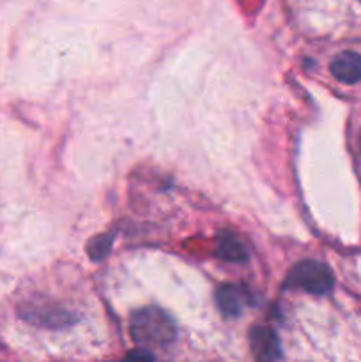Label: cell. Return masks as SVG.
<instances>
[{"label": "cell", "mask_w": 361, "mask_h": 362, "mask_svg": "<svg viewBox=\"0 0 361 362\" xmlns=\"http://www.w3.org/2000/svg\"><path fill=\"white\" fill-rule=\"evenodd\" d=\"M331 74L338 81L353 85L361 81V55L356 52H342L333 59Z\"/></svg>", "instance_id": "4"}, {"label": "cell", "mask_w": 361, "mask_h": 362, "mask_svg": "<svg viewBox=\"0 0 361 362\" xmlns=\"http://www.w3.org/2000/svg\"><path fill=\"white\" fill-rule=\"evenodd\" d=\"M331 271L328 265L321 264L317 260H303L290 269L289 276L285 279L287 288H301L314 296H326L333 290Z\"/></svg>", "instance_id": "2"}, {"label": "cell", "mask_w": 361, "mask_h": 362, "mask_svg": "<svg viewBox=\"0 0 361 362\" xmlns=\"http://www.w3.org/2000/svg\"><path fill=\"white\" fill-rule=\"evenodd\" d=\"M122 362H154V356L147 349H134L124 357Z\"/></svg>", "instance_id": "8"}, {"label": "cell", "mask_w": 361, "mask_h": 362, "mask_svg": "<svg viewBox=\"0 0 361 362\" xmlns=\"http://www.w3.org/2000/svg\"><path fill=\"white\" fill-rule=\"evenodd\" d=\"M360 151H361V134H360Z\"/></svg>", "instance_id": "9"}, {"label": "cell", "mask_w": 361, "mask_h": 362, "mask_svg": "<svg viewBox=\"0 0 361 362\" xmlns=\"http://www.w3.org/2000/svg\"><path fill=\"white\" fill-rule=\"evenodd\" d=\"M248 303V292L243 286L223 285L216 292V304L225 318H234L241 315L244 304Z\"/></svg>", "instance_id": "5"}, {"label": "cell", "mask_w": 361, "mask_h": 362, "mask_svg": "<svg viewBox=\"0 0 361 362\" xmlns=\"http://www.w3.org/2000/svg\"><path fill=\"white\" fill-rule=\"evenodd\" d=\"M250 349L257 362H276L282 356V346L276 332L262 325L250 331Z\"/></svg>", "instance_id": "3"}, {"label": "cell", "mask_w": 361, "mask_h": 362, "mask_svg": "<svg viewBox=\"0 0 361 362\" xmlns=\"http://www.w3.org/2000/svg\"><path fill=\"white\" fill-rule=\"evenodd\" d=\"M130 332L133 341L140 349L165 346L177 336L176 322L159 308H142L131 315Z\"/></svg>", "instance_id": "1"}, {"label": "cell", "mask_w": 361, "mask_h": 362, "mask_svg": "<svg viewBox=\"0 0 361 362\" xmlns=\"http://www.w3.org/2000/svg\"><path fill=\"white\" fill-rule=\"evenodd\" d=\"M216 255L225 262L248 260V251L239 237L232 232H222L216 237Z\"/></svg>", "instance_id": "6"}, {"label": "cell", "mask_w": 361, "mask_h": 362, "mask_svg": "<svg viewBox=\"0 0 361 362\" xmlns=\"http://www.w3.org/2000/svg\"><path fill=\"white\" fill-rule=\"evenodd\" d=\"M113 237L110 233H105V235H99L96 239H92V243L88 244V255H91L92 260H101L108 255L110 247H112Z\"/></svg>", "instance_id": "7"}]
</instances>
